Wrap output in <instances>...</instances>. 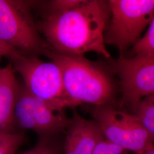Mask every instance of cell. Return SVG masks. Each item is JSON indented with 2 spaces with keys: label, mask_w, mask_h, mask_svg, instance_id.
Segmentation results:
<instances>
[{
  "label": "cell",
  "mask_w": 154,
  "mask_h": 154,
  "mask_svg": "<svg viewBox=\"0 0 154 154\" xmlns=\"http://www.w3.org/2000/svg\"><path fill=\"white\" fill-rule=\"evenodd\" d=\"M39 2L35 6L39 11L36 25L48 49L74 55L91 51L111 58L103 37L111 17L108 1L82 0L71 10L59 13L45 10Z\"/></svg>",
  "instance_id": "obj_1"
},
{
  "label": "cell",
  "mask_w": 154,
  "mask_h": 154,
  "mask_svg": "<svg viewBox=\"0 0 154 154\" xmlns=\"http://www.w3.org/2000/svg\"><path fill=\"white\" fill-rule=\"evenodd\" d=\"M42 55L60 67L72 109L82 103L116 105L117 85L108 66L83 55L60 54L48 49Z\"/></svg>",
  "instance_id": "obj_2"
},
{
  "label": "cell",
  "mask_w": 154,
  "mask_h": 154,
  "mask_svg": "<svg viewBox=\"0 0 154 154\" xmlns=\"http://www.w3.org/2000/svg\"><path fill=\"white\" fill-rule=\"evenodd\" d=\"M37 1L0 0V41L30 55H42L47 46L33 11Z\"/></svg>",
  "instance_id": "obj_3"
},
{
  "label": "cell",
  "mask_w": 154,
  "mask_h": 154,
  "mask_svg": "<svg viewBox=\"0 0 154 154\" xmlns=\"http://www.w3.org/2000/svg\"><path fill=\"white\" fill-rule=\"evenodd\" d=\"M9 61L32 95L54 107L72 109L64 88L61 70L55 63L45 62L37 55L23 53Z\"/></svg>",
  "instance_id": "obj_4"
},
{
  "label": "cell",
  "mask_w": 154,
  "mask_h": 154,
  "mask_svg": "<svg viewBox=\"0 0 154 154\" xmlns=\"http://www.w3.org/2000/svg\"><path fill=\"white\" fill-rule=\"evenodd\" d=\"M110 21L103 34L105 44L116 46L121 54L140 38L154 19L153 0H110Z\"/></svg>",
  "instance_id": "obj_5"
},
{
  "label": "cell",
  "mask_w": 154,
  "mask_h": 154,
  "mask_svg": "<svg viewBox=\"0 0 154 154\" xmlns=\"http://www.w3.org/2000/svg\"><path fill=\"white\" fill-rule=\"evenodd\" d=\"M93 117L105 139L127 151L142 154L154 146V139L136 118L116 105L96 106Z\"/></svg>",
  "instance_id": "obj_6"
},
{
  "label": "cell",
  "mask_w": 154,
  "mask_h": 154,
  "mask_svg": "<svg viewBox=\"0 0 154 154\" xmlns=\"http://www.w3.org/2000/svg\"><path fill=\"white\" fill-rule=\"evenodd\" d=\"M109 60L110 71L120 80L122 97L118 109L130 110L132 114L141 99L154 93V58H126L121 54L118 59Z\"/></svg>",
  "instance_id": "obj_7"
},
{
  "label": "cell",
  "mask_w": 154,
  "mask_h": 154,
  "mask_svg": "<svg viewBox=\"0 0 154 154\" xmlns=\"http://www.w3.org/2000/svg\"><path fill=\"white\" fill-rule=\"evenodd\" d=\"M66 109L53 107L20 85L14 110L15 126L35 132L39 138L55 137L65 131L70 121Z\"/></svg>",
  "instance_id": "obj_8"
},
{
  "label": "cell",
  "mask_w": 154,
  "mask_h": 154,
  "mask_svg": "<svg viewBox=\"0 0 154 154\" xmlns=\"http://www.w3.org/2000/svg\"><path fill=\"white\" fill-rule=\"evenodd\" d=\"M64 154H91L97 145L106 139L98 123L79 116L76 111L66 128Z\"/></svg>",
  "instance_id": "obj_9"
},
{
  "label": "cell",
  "mask_w": 154,
  "mask_h": 154,
  "mask_svg": "<svg viewBox=\"0 0 154 154\" xmlns=\"http://www.w3.org/2000/svg\"><path fill=\"white\" fill-rule=\"evenodd\" d=\"M20 84L10 62L0 71V132H14V110Z\"/></svg>",
  "instance_id": "obj_10"
},
{
  "label": "cell",
  "mask_w": 154,
  "mask_h": 154,
  "mask_svg": "<svg viewBox=\"0 0 154 154\" xmlns=\"http://www.w3.org/2000/svg\"><path fill=\"white\" fill-rule=\"evenodd\" d=\"M131 114L154 139V93L141 99Z\"/></svg>",
  "instance_id": "obj_11"
},
{
  "label": "cell",
  "mask_w": 154,
  "mask_h": 154,
  "mask_svg": "<svg viewBox=\"0 0 154 154\" xmlns=\"http://www.w3.org/2000/svg\"><path fill=\"white\" fill-rule=\"evenodd\" d=\"M132 54L134 56L154 58V19L145 34L133 45Z\"/></svg>",
  "instance_id": "obj_12"
},
{
  "label": "cell",
  "mask_w": 154,
  "mask_h": 154,
  "mask_svg": "<svg viewBox=\"0 0 154 154\" xmlns=\"http://www.w3.org/2000/svg\"><path fill=\"white\" fill-rule=\"evenodd\" d=\"M25 140L24 132H0V154H16Z\"/></svg>",
  "instance_id": "obj_13"
},
{
  "label": "cell",
  "mask_w": 154,
  "mask_h": 154,
  "mask_svg": "<svg viewBox=\"0 0 154 154\" xmlns=\"http://www.w3.org/2000/svg\"><path fill=\"white\" fill-rule=\"evenodd\" d=\"M63 146L55 137L39 138L33 148L22 154H62Z\"/></svg>",
  "instance_id": "obj_14"
},
{
  "label": "cell",
  "mask_w": 154,
  "mask_h": 154,
  "mask_svg": "<svg viewBox=\"0 0 154 154\" xmlns=\"http://www.w3.org/2000/svg\"><path fill=\"white\" fill-rule=\"evenodd\" d=\"M128 151L105 139L99 142L91 154H127Z\"/></svg>",
  "instance_id": "obj_15"
},
{
  "label": "cell",
  "mask_w": 154,
  "mask_h": 154,
  "mask_svg": "<svg viewBox=\"0 0 154 154\" xmlns=\"http://www.w3.org/2000/svg\"><path fill=\"white\" fill-rule=\"evenodd\" d=\"M20 53L21 52L11 48L0 41V56H4L11 60Z\"/></svg>",
  "instance_id": "obj_16"
},
{
  "label": "cell",
  "mask_w": 154,
  "mask_h": 154,
  "mask_svg": "<svg viewBox=\"0 0 154 154\" xmlns=\"http://www.w3.org/2000/svg\"><path fill=\"white\" fill-rule=\"evenodd\" d=\"M142 154H154V146H151L146 150H145L143 152Z\"/></svg>",
  "instance_id": "obj_17"
},
{
  "label": "cell",
  "mask_w": 154,
  "mask_h": 154,
  "mask_svg": "<svg viewBox=\"0 0 154 154\" xmlns=\"http://www.w3.org/2000/svg\"><path fill=\"white\" fill-rule=\"evenodd\" d=\"M1 68H0V71H1Z\"/></svg>",
  "instance_id": "obj_18"
}]
</instances>
